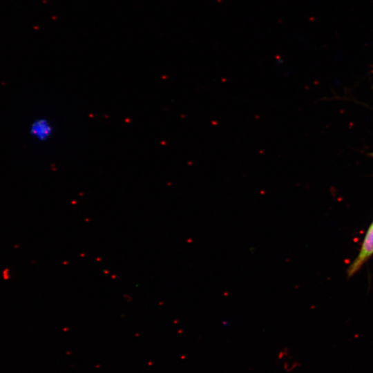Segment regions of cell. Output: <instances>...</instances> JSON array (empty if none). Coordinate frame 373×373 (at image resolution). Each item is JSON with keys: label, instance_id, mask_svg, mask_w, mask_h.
I'll return each mask as SVG.
<instances>
[{"label": "cell", "instance_id": "1", "mask_svg": "<svg viewBox=\"0 0 373 373\" xmlns=\"http://www.w3.org/2000/svg\"><path fill=\"white\" fill-rule=\"evenodd\" d=\"M373 256V220L370 224L358 255L350 263L347 270L348 277L356 274L364 265V264Z\"/></svg>", "mask_w": 373, "mask_h": 373}, {"label": "cell", "instance_id": "2", "mask_svg": "<svg viewBox=\"0 0 373 373\" xmlns=\"http://www.w3.org/2000/svg\"><path fill=\"white\" fill-rule=\"evenodd\" d=\"M54 127L46 118L40 117L35 119L30 126V135L37 141L46 142L52 135Z\"/></svg>", "mask_w": 373, "mask_h": 373}]
</instances>
